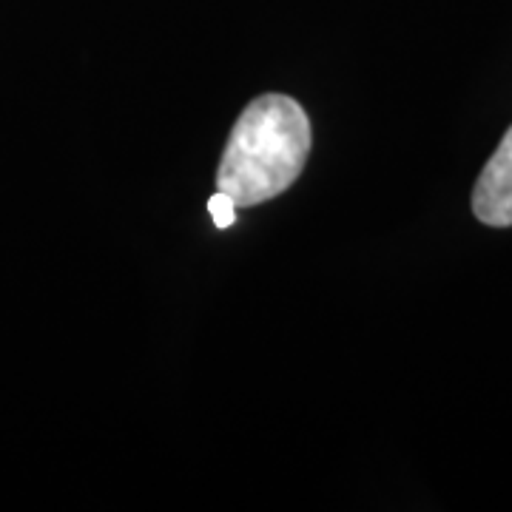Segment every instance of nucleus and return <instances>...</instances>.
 I'll list each match as a JSON object with an SVG mask.
<instances>
[{
  "label": "nucleus",
  "instance_id": "obj_1",
  "mask_svg": "<svg viewBox=\"0 0 512 512\" xmlns=\"http://www.w3.org/2000/svg\"><path fill=\"white\" fill-rule=\"evenodd\" d=\"M311 154V120L285 94H262L239 114L217 171V191L259 205L288 191Z\"/></svg>",
  "mask_w": 512,
  "mask_h": 512
},
{
  "label": "nucleus",
  "instance_id": "obj_2",
  "mask_svg": "<svg viewBox=\"0 0 512 512\" xmlns=\"http://www.w3.org/2000/svg\"><path fill=\"white\" fill-rule=\"evenodd\" d=\"M473 211L484 225L510 228L512 225V128L504 134L501 146L487 160L476 191H473Z\"/></svg>",
  "mask_w": 512,
  "mask_h": 512
},
{
  "label": "nucleus",
  "instance_id": "obj_3",
  "mask_svg": "<svg viewBox=\"0 0 512 512\" xmlns=\"http://www.w3.org/2000/svg\"><path fill=\"white\" fill-rule=\"evenodd\" d=\"M208 211H211V217L217 222V228H231L234 220H237V202L231 200L225 191H217V194L208 200Z\"/></svg>",
  "mask_w": 512,
  "mask_h": 512
}]
</instances>
